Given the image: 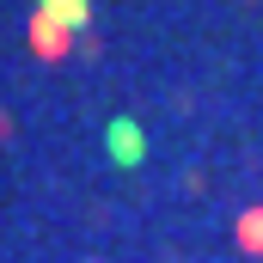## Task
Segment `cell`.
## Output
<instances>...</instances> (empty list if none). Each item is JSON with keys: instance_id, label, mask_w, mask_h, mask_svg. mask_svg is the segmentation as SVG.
Masks as SVG:
<instances>
[{"instance_id": "obj_1", "label": "cell", "mask_w": 263, "mask_h": 263, "mask_svg": "<svg viewBox=\"0 0 263 263\" xmlns=\"http://www.w3.org/2000/svg\"><path fill=\"white\" fill-rule=\"evenodd\" d=\"M67 37H73V31H67V25H55V18H43V12L31 18V49H37V55H49V62H55V55H67Z\"/></svg>"}, {"instance_id": "obj_2", "label": "cell", "mask_w": 263, "mask_h": 263, "mask_svg": "<svg viewBox=\"0 0 263 263\" xmlns=\"http://www.w3.org/2000/svg\"><path fill=\"white\" fill-rule=\"evenodd\" d=\"M37 12H43V18H55V25H67V31H80V25L92 18V6H86V0H37Z\"/></svg>"}, {"instance_id": "obj_3", "label": "cell", "mask_w": 263, "mask_h": 263, "mask_svg": "<svg viewBox=\"0 0 263 263\" xmlns=\"http://www.w3.org/2000/svg\"><path fill=\"white\" fill-rule=\"evenodd\" d=\"M110 153H117L123 165H135V159H141V141H135L129 123H117V129H110Z\"/></svg>"}, {"instance_id": "obj_4", "label": "cell", "mask_w": 263, "mask_h": 263, "mask_svg": "<svg viewBox=\"0 0 263 263\" xmlns=\"http://www.w3.org/2000/svg\"><path fill=\"white\" fill-rule=\"evenodd\" d=\"M239 239H245L251 251H263V208H257V214H245V220H239Z\"/></svg>"}]
</instances>
